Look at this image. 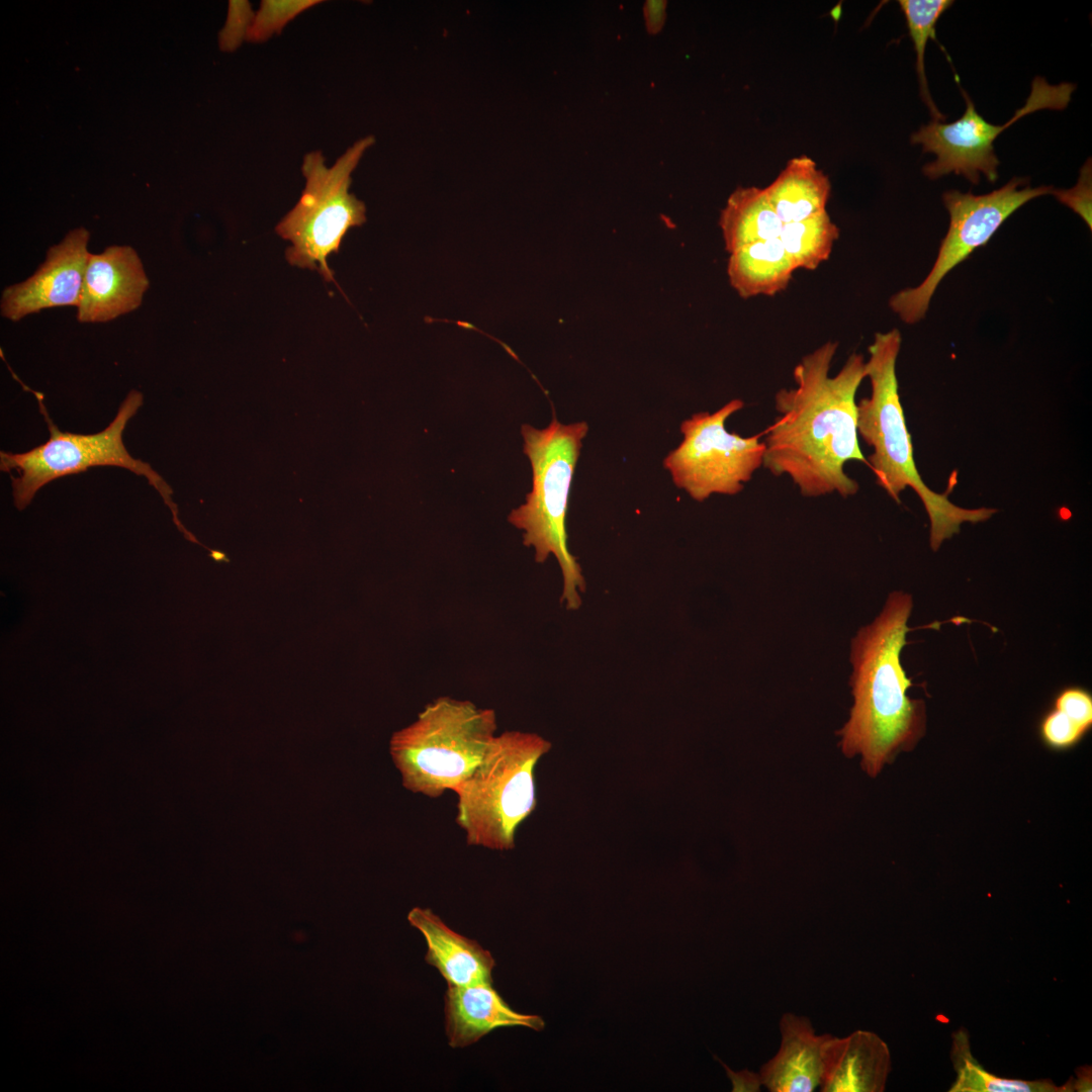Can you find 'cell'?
<instances>
[{
  "instance_id": "ac0fdd59",
  "label": "cell",
  "mask_w": 1092,
  "mask_h": 1092,
  "mask_svg": "<svg viewBox=\"0 0 1092 1092\" xmlns=\"http://www.w3.org/2000/svg\"><path fill=\"white\" fill-rule=\"evenodd\" d=\"M831 184L816 163L801 156L791 159L764 188L782 222H797L826 211Z\"/></svg>"
},
{
  "instance_id": "d4e9b609",
  "label": "cell",
  "mask_w": 1092,
  "mask_h": 1092,
  "mask_svg": "<svg viewBox=\"0 0 1092 1092\" xmlns=\"http://www.w3.org/2000/svg\"><path fill=\"white\" fill-rule=\"evenodd\" d=\"M1038 731L1045 746L1058 751L1076 746L1088 732L1066 713L1054 707L1040 720Z\"/></svg>"
},
{
  "instance_id": "44dd1931",
  "label": "cell",
  "mask_w": 1092,
  "mask_h": 1092,
  "mask_svg": "<svg viewBox=\"0 0 1092 1092\" xmlns=\"http://www.w3.org/2000/svg\"><path fill=\"white\" fill-rule=\"evenodd\" d=\"M839 237L827 210L801 221L785 223L779 240L795 268L815 270L826 261Z\"/></svg>"
},
{
  "instance_id": "277c9868",
  "label": "cell",
  "mask_w": 1092,
  "mask_h": 1092,
  "mask_svg": "<svg viewBox=\"0 0 1092 1092\" xmlns=\"http://www.w3.org/2000/svg\"><path fill=\"white\" fill-rule=\"evenodd\" d=\"M588 432L586 422L569 425L553 418L544 429L523 425L524 453L532 467V490L526 502L513 510L508 520L523 531V543L535 549V560L543 563L553 555L562 572L560 602L568 610L580 607L585 579L567 545L566 515L575 466Z\"/></svg>"
},
{
  "instance_id": "30bf717a",
  "label": "cell",
  "mask_w": 1092,
  "mask_h": 1092,
  "mask_svg": "<svg viewBox=\"0 0 1092 1092\" xmlns=\"http://www.w3.org/2000/svg\"><path fill=\"white\" fill-rule=\"evenodd\" d=\"M1053 191L1052 186L1030 187L1026 179L1020 177L983 195L945 191L942 201L949 214V225L936 260L918 286L903 289L891 297L889 304L893 311L906 324L921 321L938 284L950 270L974 250L984 246L1019 207Z\"/></svg>"
},
{
  "instance_id": "4fadbf2b",
  "label": "cell",
  "mask_w": 1092,
  "mask_h": 1092,
  "mask_svg": "<svg viewBox=\"0 0 1092 1092\" xmlns=\"http://www.w3.org/2000/svg\"><path fill=\"white\" fill-rule=\"evenodd\" d=\"M150 285L143 262L129 246L89 254L77 320L106 323L136 309Z\"/></svg>"
},
{
  "instance_id": "f546056e",
  "label": "cell",
  "mask_w": 1092,
  "mask_h": 1092,
  "mask_svg": "<svg viewBox=\"0 0 1092 1092\" xmlns=\"http://www.w3.org/2000/svg\"><path fill=\"white\" fill-rule=\"evenodd\" d=\"M722 1065L726 1069L727 1075L732 1082L733 1091L757 1092L762 1087L759 1073H753L748 1070L737 1073L730 1070L725 1064L722 1063Z\"/></svg>"
},
{
  "instance_id": "9c48e42d",
  "label": "cell",
  "mask_w": 1092,
  "mask_h": 1092,
  "mask_svg": "<svg viewBox=\"0 0 1092 1092\" xmlns=\"http://www.w3.org/2000/svg\"><path fill=\"white\" fill-rule=\"evenodd\" d=\"M743 406V400L735 398L712 414L696 413L680 424L684 440L663 459V467L675 486L693 499L704 502L712 494H737L762 466V433L742 437L728 432L725 426Z\"/></svg>"
},
{
  "instance_id": "ba28073f",
  "label": "cell",
  "mask_w": 1092,
  "mask_h": 1092,
  "mask_svg": "<svg viewBox=\"0 0 1092 1092\" xmlns=\"http://www.w3.org/2000/svg\"><path fill=\"white\" fill-rule=\"evenodd\" d=\"M374 142L372 135L357 141L330 167L321 151L303 157L304 189L298 202L275 229L282 239L291 243L286 251L289 264L316 270L326 281L334 280L328 257L338 253L351 228L366 221L365 204L349 188L351 174Z\"/></svg>"
},
{
  "instance_id": "8992f818",
  "label": "cell",
  "mask_w": 1092,
  "mask_h": 1092,
  "mask_svg": "<svg viewBox=\"0 0 1092 1092\" xmlns=\"http://www.w3.org/2000/svg\"><path fill=\"white\" fill-rule=\"evenodd\" d=\"M550 749L536 733L510 730L495 736L482 761L453 790L456 822L468 845L515 847L518 827L537 805L536 765Z\"/></svg>"
},
{
  "instance_id": "83f0119b",
  "label": "cell",
  "mask_w": 1092,
  "mask_h": 1092,
  "mask_svg": "<svg viewBox=\"0 0 1092 1092\" xmlns=\"http://www.w3.org/2000/svg\"><path fill=\"white\" fill-rule=\"evenodd\" d=\"M1054 708L1066 713L1074 721L1090 730L1092 726V696L1080 687L1062 690L1054 701Z\"/></svg>"
},
{
  "instance_id": "9a60e30c",
  "label": "cell",
  "mask_w": 1092,
  "mask_h": 1092,
  "mask_svg": "<svg viewBox=\"0 0 1092 1092\" xmlns=\"http://www.w3.org/2000/svg\"><path fill=\"white\" fill-rule=\"evenodd\" d=\"M493 983L448 986L445 993V1028L449 1045L465 1048L497 1027L527 1026L540 1030L543 1020L514 1011Z\"/></svg>"
},
{
  "instance_id": "5bb4252c",
  "label": "cell",
  "mask_w": 1092,
  "mask_h": 1092,
  "mask_svg": "<svg viewBox=\"0 0 1092 1092\" xmlns=\"http://www.w3.org/2000/svg\"><path fill=\"white\" fill-rule=\"evenodd\" d=\"M891 1069L887 1044L875 1033L857 1030L845 1037L828 1034L822 1056V1092H879Z\"/></svg>"
},
{
  "instance_id": "f1b7e54d",
  "label": "cell",
  "mask_w": 1092,
  "mask_h": 1092,
  "mask_svg": "<svg viewBox=\"0 0 1092 1092\" xmlns=\"http://www.w3.org/2000/svg\"><path fill=\"white\" fill-rule=\"evenodd\" d=\"M666 1L648 0L643 6L646 29L650 34L658 33L666 17Z\"/></svg>"
},
{
  "instance_id": "2e32d148",
  "label": "cell",
  "mask_w": 1092,
  "mask_h": 1092,
  "mask_svg": "<svg viewBox=\"0 0 1092 1092\" xmlns=\"http://www.w3.org/2000/svg\"><path fill=\"white\" fill-rule=\"evenodd\" d=\"M778 1053L761 1066L762 1086L770 1092H812L819 1087L823 1046L828 1034H817L805 1016L785 1013L780 1020Z\"/></svg>"
},
{
  "instance_id": "cb8c5ba5",
  "label": "cell",
  "mask_w": 1092,
  "mask_h": 1092,
  "mask_svg": "<svg viewBox=\"0 0 1092 1092\" xmlns=\"http://www.w3.org/2000/svg\"><path fill=\"white\" fill-rule=\"evenodd\" d=\"M321 0H263L255 13L247 40L263 42L282 31L285 25Z\"/></svg>"
},
{
  "instance_id": "7a4b0ae2",
  "label": "cell",
  "mask_w": 1092,
  "mask_h": 1092,
  "mask_svg": "<svg viewBox=\"0 0 1092 1092\" xmlns=\"http://www.w3.org/2000/svg\"><path fill=\"white\" fill-rule=\"evenodd\" d=\"M913 599L892 592L881 613L861 627L850 643L853 706L837 732L847 757L861 755V767L872 778L897 754L911 751L926 732V705L911 699V679L901 663Z\"/></svg>"
},
{
  "instance_id": "603a6c76",
  "label": "cell",
  "mask_w": 1092,
  "mask_h": 1092,
  "mask_svg": "<svg viewBox=\"0 0 1092 1092\" xmlns=\"http://www.w3.org/2000/svg\"><path fill=\"white\" fill-rule=\"evenodd\" d=\"M958 1049V1080L951 1091L968 1092H1055L1058 1089L1050 1081H1023L995 1077L985 1072L972 1059L966 1044Z\"/></svg>"
},
{
  "instance_id": "7402d4cb",
  "label": "cell",
  "mask_w": 1092,
  "mask_h": 1092,
  "mask_svg": "<svg viewBox=\"0 0 1092 1092\" xmlns=\"http://www.w3.org/2000/svg\"><path fill=\"white\" fill-rule=\"evenodd\" d=\"M949 0H900L910 37L916 53V72L920 96L929 109L933 120L943 121L944 115L931 98L925 74L924 56L929 38L936 40V23L942 13L952 5Z\"/></svg>"
},
{
  "instance_id": "d6986e66",
  "label": "cell",
  "mask_w": 1092,
  "mask_h": 1092,
  "mask_svg": "<svg viewBox=\"0 0 1092 1092\" xmlns=\"http://www.w3.org/2000/svg\"><path fill=\"white\" fill-rule=\"evenodd\" d=\"M795 269L779 238L735 250L727 265L729 282L742 298L785 290Z\"/></svg>"
},
{
  "instance_id": "484cf974",
  "label": "cell",
  "mask_w": 1092,
  "mask_h": 1092,
  "mask_svg": "<svg viewBox=\"0 0 1092 1092\" xmlns=\"http://www.w3.org/2000/svg\"><path fill=\"white\" fill-rule=\"evenodd\" d=\"M255 12L246 0L230 1L228 18L219 32V47L224 52L237 50L247 39Z\"/></svg>"
},
{
  "instance_id": "e0dca14e",
  "label": "cell",
  "mask_w": 1092,
  "mask_h": 1092,
  "mask_svg": "<svg viewBox=\"0 0 1092 1092\" xmlns=\"http://www.w3.org/2000/svg\"><path fill=\"white\" fill-rule=\"evenodd\" d=\"M407 920L426 939V962L439 971L448 986L493 983L495 962L476 940L449 928L429 908H413Z\"/></svg>"
},
{
  "instance_id": "52a82bcc",
  "label": "cell",
  "mask_w": 1092,
  "mask_h": 1092,
  "mask_svg": "<svg viewBox=\"0 0 1092 1092\" xmlns=\"http://www.w3.org/2000/svg\"><path fill=\"white\" fill-rule=\"evenodd\" d=\"M33 393L48 425L49 440L26 452L0 453V469L8 473L15 470L18 474L10 475L13 503L17 510L22 511L28 507L36 492L57 478L80 473L95 466H116L144 476L169 507L178 530L190 542H197L179 520L178 508L172 499L173 490L169 484L149 463L133 458L124 446L123 431L143 405L142 392L129 391L112 422L103 431L95 434L61 431L51 419L42 402V395Z\"/></svg>"
},
{
  "instance_id": "ffe728a7",
  "label": "cell",
  "mask_w": 1092,
  "mask_h": 1092,
  "mask_svg": "<svg viewBox=\"0 0 1092 1092\" xmlns=\"http://www.w3.org/2000/svg\"><path fill=\"white\" fill-rule=\"evenodd\" d=\"M719 224L729 253L751 243L778 239L784 225L764 188L757 187L733 191L721 211Z\"/></svg>"
},
{
  "instance_id": "7c38bea8",
  "label": "cell",
  "mask_w": 1092,
  "mask_h": 1092,
  "mask_svg": "<svg viewBox=\"0 0 1092 1092\" xmlns=\"http://www.w3.org/2000/svg\"><path fill=\"white\" fill-rule=\"evenodd\" d=\"M89 232L71 231L51 247L44 262L26 280L5 288L1 314L17 322L44 308L78 306L89 252Z\"/></svg>"
},
{
  "instance_id": "3957f363",
  "label": "cell",
  "mask_w": 1092,
  "mask_h": 1092,
  "mask_svg": "<svg viewBox=\"0 0 1092 1092\" xmlns=\"http://www.w3.org/2000/svg\"><path fill=\"white\" fill-rule=\"evenodd\" d=\"M900 348L901 334L897 329L876 334L869 347L866 377L870 378L872 392L856 403L857 435L873 448L867 461L878 485L898 503L906 487L919 496L930 521V547L937 551L944 540L960 533L963 523L987 521L996 510L958 507L947 498L948 491L935 492L922 480L898 391L896 362Z\"/></svg>"
},
{
  "instance_id": "5b68a950",
  "label": "cell",
  "mask_w": 1092,
  "mask_h": 1092,
  "mask_svg": "<svg viewBox=\"0 0 1092 1092\" xmlns=\"http://www.w3.org/2000/svg\"><path fill=\"white\" fill-rule=\"evenodd\" d=\"M496 729L492 709L450 697L429 703L389 741L403 788L434 799L453 791L482 761Z\"/></svg>"
},
{
  "instance_id": "8fae6325",
  "label": "cell",
  "mask_w": 1092,
  "mask_h": 1092,
  "mask_svg": "<svg viewBox=\"0 0 1092 1092\" xmlns=\"http://www.w3.org/2000/svg\"><path fill=\"white\" fill-rule=\"evenodd\" d=\"M1076 85H1052L1035 77L1025 104L1003 125L989 123L976 110L967 92L961 88L966 101L964 114L956 121L944 123L932 120L911 135L912 144L922 146L923 153H932L936 160L925 164L923 173L934 180L953 173L972 184H978L983 174L990 182L998 178L999 160L994 152L996 138L1024 115L1037 110H1063L1071 101Z\"/></svg>"
},
{
  "instance_id": "4316f807",
  "label": "cell",
  "mask_w": 1092,
  "mask_h": 1092,
  "mask_svg": "<svg viewBox=\"0 0 1092 1092\" xmlns=\"http://www.w3.org/2000/svg\"><path fill=\"white\" fill-rule=\"evenodd\" d=\"M1091 160L1080 171L1078 183L1071 189H1054L1057 199L1078 213L1091 230Z\"/></svg>"
},
{
  "instance_id": "6da1fadb",
  "label": "cell",
  "mask_w": 1092,
  "mask_h": 1092,
  "mask_svg": "<svg viewBox=\"0 0 1092 1092\" xmlns=\"http://www.w3.org/2000/svg\"><path fill=\"white\" fill-rule=\"evenodd\" d=\"M837 347L827 342L801 359L793 370L796 386L776 393L780 416L762 433V467L775 476L788 475L807 497L855 494L859 485L845 472V464L868 465L857 439L855 401L866 377L864 358L850 354L830 376Z\"/></svg>"
}]
</instances>
